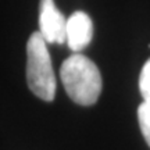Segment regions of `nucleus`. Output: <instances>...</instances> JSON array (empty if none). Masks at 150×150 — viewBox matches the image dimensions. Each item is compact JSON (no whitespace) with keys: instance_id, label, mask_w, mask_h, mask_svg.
<instances>
[{"instance_id":"6","label":"nucleus","mask_w":150,"mask_h":150,"mask_svg":"<svg viewBox=\"0 0 150 150\" xmlns=\"http://www.w3.org/2000/svg\"><path fill=\"white\" fill-rule=\"evenodd\" d=\"M139 91L143 97V102H150V59L147 60L140 71Z\"/></svg>"},{"instance_id":"4","label":"nucleus","mask_w":150,"mask_h":150,"mask_svg":"<svg viewBox=\"0 0 150 150\" xmlns=\"http://www.w3.org/2000/svg\"><path fill=\"white\" fill-rule=\"evenodd\" d=\"M93 36V24L91 17L83 11H75L67 20V43L68 47L78 53L85 49Z\"/></svg>"},{"instance_id":"1","label":"nucleus","mask_w":150,"mask_h":150,"mask_svg":"<svg viewBox=\"0 0 150 150\" xmlns=\"http://www.w3.org/2000/svg\"><path fill=\"white\" fill-rule=\"evenodd\" d=\"M61 82L72 102L91 106L97 102L102 92V75L96 64L83 54L75 53L60 68Z\"/></svg>"},{"instance_id":"3","label":"nucleus","mask_w":150,"mask_h":150,"mask_svg":"<svg viewBox=\"0 0 150 150\" xmlns=\"http://www.w3.org/2000/svg\"><path fill=\"white\" fill-rule=\"evenodd\" d=\"M39 32L47 43L67 42V20L56 7L54 0H40Z\"/></svg>"},{"instance_id":"2","label":"nucleus","mask_w":150,"mask_h":150,"mask_svg":"<svg viewBox=\"0 0 150 150\" xmlns=\"http://www.w3.org/2000/svg\"><path fill=\"white\" fill-rule=\"evenodd\" d=\"M27 82L35 96L52 102L56 95V76L47 42L40 32H33L27 42Z\"/></svg>"},{"instance_id":"5","label":"nucleus","mask_w":150,"mask_h":150,"mask_svg":"<svg viewBox=\"0 0 150 150\" xmlns=\"http://www.w3.org/2000/svg\"><path fill=\"white\" fill-rule=\"evenodd\" d=\"M138 120H139V127L143 134V138L146 143L150 146V102H143L139 106Z\"/></svg>"}]
</instances>
